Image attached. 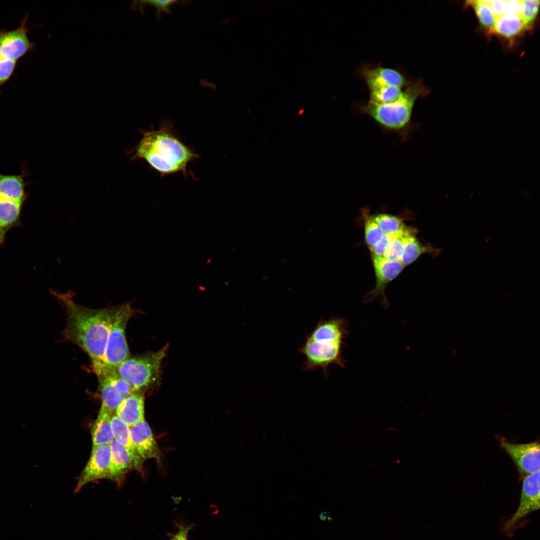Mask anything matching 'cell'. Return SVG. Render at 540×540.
<instances>
[{
  "label": "cell",
  "mask_w": 540,
  "mask_h": 540,
  "mask_svg": "<svg viewBox=\"0 0 540 540\" xmlns=\"http://www.w3.org/2000/svg\"><path fill=\"white\" fill-rule=\"evenodd\" d=\"M62 306L66 318L63 332L66 339L78 346L90 356L92 370L104 366V355L114 307L92 309L74 302L70 293L51 290Z\"/></svg>",
  "instance_id": "obj_1"
},
{
  "label": "cell",
  "mask_w": 540,
  "mask_h": 540,
  "mask_svg": "<svg viewBox=\"0 0 540 540\" xmlns=\"http://www.w3.org/2000/svg\"><path fill=\"white\" fill-rule=\"evenodd\" d=\"M134 156L145 160L164 176L186 174L188 164L198 156L176 136L170 124H163L158 130L143 132Z\"/></svg>",
  "instance_id": "obj_2"
},
{
  "label": "cell",
  "mask_w": 540,
  "mask_h": 540,
  "mask_svg": "<svg viewBox=\"0 0 540 540\" xmlns=\"http://www.w3.org/2000/svg\"><path fill=\"white\" fill-rule=\"evenodd\" d=\"M348 336L347 324L344 318H333L320 320L300 348L305 358L304 368L322 369L326 372L332 364L343 366L342 350Z\"/></svg>",
  "instance_id": "obj_3"
},
{
  "label": "cell",
  "mask_w": 540,
  "mask_h": 540,
  "mask_svg": "<svg viewBox=\"0 0 540 540\" xmlns=\"http://www.w3.org/2000/svg\"><path fill=\"white\" fill-rule=\"evenodd\" d=\"M426 92L420 80L410 81L398 100L384 104L368 101L361 104L360 112L370 116L385 128L400 131L410 124L416 100Z\"/></svg>",
  "instance_id": "obj_4"
},
{
  "label": "cell",
  "mask_w": 540,
  "mask_h": 540,
  "mask_svg": "<svg viewBox=\"0 0 540 540\" xmlns=\"http://www.w3.org/2000/svg\"><path fill=\"white\" fill-rule=\"evenodd\" d=\"M168 349L166 345L155 352L130 356L113 370L134 392H143L160 380L162 363Z\"/></svg>",
  "instance_id": "obj_5"
},
{
  "label": "cell",
  "mask_w": 540,
  "mask_h": 540,
  "mask_svg": "<svg viewBox=\"0 0 540 540\" xmlns=\"http://www.w3.org/2000/svg\"><path fill=\"white\" fill-rule=\"evenodd\" d=\"M134 313L131 306H114L104 355L103 368L113 370L130 356L126 339V324Z\"/></svg>",
  "instance_id": "obj_6"
},
{
  "label": "cell",
  "mask_w": 540,
  "mask_h": 540,
  "mask_svg": "<svg viewBox=\"0 0 540 540\" xmlns=\"http://www.w3.org/2000/svg\"><path fill=\"white\" fill-rule=\"evenodd\" d=\"M94 373L99 382L102 400L100 409L114 414L123 399L134 391L114 370L103 368Z\"/></svg>",
  "instance_id": "obj_7"
},
{
  "label": "cell",
  "mask_w": 540,
  "mask_h": 540,
  "mask_svg": "<svg viewBox=\"0 0 540 540\" xmlns=\"http://www.w3.org/2000/svg\"><path fill=\"white\" fill-rule=\"evenodd\" d=\"M501 447L512 458L522 478L540 471V444H516L500 440Z\"/></svg>",
  "instance_id": "obj_8"
},
{
  "label": "cell",
  "mask_w": 540,
  "mask_h": 540,
  "mask_svg": "<svg viewBox=\"0 0 540 540\" xmlns=\"http://www.w3.org/2000/svg\"><path fill=\"white\" fill-rule=\"evenodd\" d=\"M28 16L21 20L20 26L11 30L0 31V56L17 60L31 50L34 44L28 36L26 22Z\"/></svg>",
  "instance_id": "obj_9"
},
{
  "label": "cell",
  "mask_w": 540,
  "mask_h": 540,
  "mask_svg": "<svg viewBox=\"0 0 540 540\" xmlns=\"http://www.w3.org/2000/svg\"><path fill=\"white\" fill-rule=\"evenodd\" d=\"M110 456V444H102L92 448L89 460L78 478L74 492H78L90 482L108 478Z\"/></svg>",
  "instance_id": "obj_10"
},
{
  "label": "cell",
  "mask_w": 540,
  "mask_h": 540,
  "mask_svg": "<svg viewBox=\"0 0 540 540\" xmlns=\"http://www.w3.org/2000/svg\"><path fill=\"white\" fill-rule=\"evenodd\" d=\"M372 260L376 276V285L368 293L364 301L369 302L377 297H381L385 302L386 286L401 272L405 266L400 261L390 260L374 254H372Z\"/></svg>",
  "instance_id": "obj_11"
},
{
  "label": "cell",
  "mask_w": 540,
  "mask_h": 540,
  "mask_svg": "<svg viewBox=\"0 0 540 540\" xmlns=\"http://www.w3.org/2000/svg\"><path fill=\"white\" fill-rule=\"evenodd\" d=\"M540 471L523 478L519 506L506 524L508 530L520 518L540 508Z\"/></svg>",
  "instance_id": "obj_12"
},
{
  "label": "cell",
  "mask_w": 540,
  "mask_h": 540,
  "mask_svg": "<svg viewBox=\"0 0 540 540\" xmlns=\"http://www.w3.org/2000/svg\"><path fill=\"white\" fill-rule=\"evenodd\" d=\"M134 446L142 459L155 458L160 456V450L150 428L144 420L130 427Z\"/></svg>",
  "instance_id": "obj_13"
},
{
  "label": "cell",
  "mask_w": 540,
  "mask_h": 540,
  "mask_svg": "<svg viewBox=\"0 0 540 540\" xmlns=\"http://www.w3.org/2000/svg\"><path fill=\"white\" fill-rule=\"evenodd\" d=\"M362 73L369 90L380 86H392L402 88L406 87L409 82L402 73L390 68H365Z\"/></svg>",
  "instance_id": "obj_14"
},
{
  "label": "cell",
  "mask_w": 540,
  "mask_h": 540,
  "mask_svg": "<svg viewBox=\"0 0 540 540\" xmlns=\"http://www.w3.org/2000/svg\"><path fill=\"white\" fill-rule=\"evenodd\" d=\"M144 400L143 392H134L123 399L115 414L130 427L144 420Z\"/></svg>",
  "instance_id": "obj_15"
},
{
  "label": "cell",
  "mask_w": 540,
  "mask_h": 540,
  "mask_svg": "<svg viewBox=\"0 0 540 540\" xmlns=\"http://www.w3.org/2000/svg\"><path fill=\"white\" fill-rule=\"evenodd\" d=\"M110 456L108 479L120 484L125 475L133 469L132 462L125 448L114 439L110 444Z\"/></svg>",
  "instance_id": "obj_16"
},
{
  "label": "cell",
  "mask_w": 540,
  "mask_h": 540,
  "mask_svg": "<svg viewBox=\"0 0 540 540\" xmlns=\"http://www.w3.org/2000/svg\"><path fill=\"white\" fill-rule=\"evenodd\" d=\"M114 439L126 450L130 458L133 469L140 470L144 460L136 452L130 436V427L114 414L110 419Z\"/></svg>",
  "instance_id": "obj_17"
},
{
  "label": "cell",
  "mask_w": 540,
  "mask_h": 540,
  "mask_svg": "<svg viewBox=\"0 0 540 540\" xmlns=\"http://www.w3.org/2000/svg\"><path fill=\"white\" fill-rule=\"evenodd\" d=\"M22 204L0 198V248L8 231L21 225Z\"/></svg>",
  "instance_id": "obj_18"
},
{
  "label": "cell",
  "mask_w": 540,
  "mask_h": 540,
  "mask_svg": "<svg viewBox=\"0 0 540 540\" xmlns=\"http://www.w3.org/2000/svg\"><path fill=\"white\" fill-rule=\"evenodd\" d=\"M23 176L0 173V198L23 204L27 194Z\"/></svg>",
  "instance_id": "obj_19"
},
{
  "label": "cell",
  "mask_w": 540,
  "mask_h": 540,
  "mask_svg": "<svg viewBox=\"0 0 540 540\" xmlns=\"http://www.w3.org/2000/svg\"><path fill=\"white\" fill-rule=\"evenodd\" d=\"M110 412L100 409L92 430V448L102 444H110L114 440Z\"/></svg>",
  "instance_id": "obj_20"
},
{
  "label": "cell",
  "mask_w": 540,
  "mask_h": 540,
  "mask_svg": "<svg viewBox=\"0 0 540 540\" xmlns=\"http://www.w3.org/2000/svg\"><path fill=\"white\" fill-rule=\"evenodd\" d=\"M528 26L521 16L505 14L496 19L493 31L507 38H512L524 32Z\"/></svg>",
  "instance_id": "obj_21"
},
{
  "label": "cell",
  "mask_w": 540,
  "mask_h": 540,
  "mask_svg": "<svg viewBox=\"0 0 540 540\" xmlns=\"http://www.w3.org/2000/svg\"><path fill=\"white\" fill-rule=\"evenodd\" d=\"M440 252V250L435 249L430 244H422L417 238L416 234H414L406 238L400 262L406 266L414 262L424 254L430 253L436 255Z\"/></svg>",
  "instance_id": "obj_22"
},
{
  "label": "cell",
  "mask_w": 540,
  "mask_h": 540,
  "mask_svg": "<svg viewBox=\"0 0 540 540\" xmlns=\"http://www.w3.org/2000/svg\"><path fill=\"white\" fill-rule=\"evenodd\" d=\"M416 232L413 228L405 226L400 230L392 234L384 256L390 260L400 262L406 237L416 234Z\"/></svg>",
  "instance_id": "obj_23"
},
{
  "label": "cell",
  "mask_w": 540,
  "mask_h": 540,
  "mask_svg": "<svg viewBox=\"0 0 540 540\" xmlns=\"http://www.w3.org/2000/svg\"><path fill=\"white\" fill-rule=\"evenodd\" d=\"M370 102L384 104L394 102L399 100L403 91L401 88L392 86H380L370 90Z\"/></svg>",
  "instance_id": "obj_24"
},
{
  "label": "cell",
  "mask_w": 540,
  "mask_h": 540,
  "mask_svg": "<svg viewBox=\"0 0 540 540\" xmlns=\"http://www.w3.org/2000/svg\"><path fill=\"white\" fill-rule=\"evenodd\" d=\"M468 2L474 8L480 24L492 30L496 18L488 4L487 0H470Z\"/></svg>",
  "instance_id": "obj_25"
},
{
  "label": "cell",
  "mask_w": 540,
  "mask_h": 540,
  "mask_svg": "<svg viewBox=\"0 0 540 540\" xmlns=\"http://www.w3.org/2000/svg\"><path fill=\"white\" fill-rule=\"evenodd\" d=\"M364 220V239L369 249L379 242L385 234L374 221L373 216L368 211L363 212Z\"/></svg>",
  "instance_id": "obj_26"
},
{
  "label": "cell",
  "mask_w": 540,
  "mask_h": 540,
  "mask_svg": "<svg viewBox=\"0 0 540 540\" xmlns=\"http://www.w3.org/2000/svg\"><path fill=\"white\" fill-rule=\"evenodd\" d=\"M372 216L374 221L385 234L396 232L405 226L402 220L398 216L388 214H379Z\"/></svg>",
  "instance_id": "obj_27"
},
{
  "label": "cell",
  "mask_w": 540,
  "mask_h": 540,
  "mask_svg": "<svg viewBox=\"0 0 540 540\" xmlns=\"http://www.w3.org/2000/svg\"><path fill=\"white\" fill-rule=\"evenodd\" d=\"M522 11L521 17L529 26L535 20L538 12L540 1L538 0H521Z\"/></svg>",
  "instance_id": "obj_28"
},
{
  "label": "cell",
  "mask_w": 540,
  "mask_h": 540,
  "mask_svg": "<svg viewBox=\"0 0 540 540\" xmlns=\"http://www.w3.org/2000/svg\"><path fill=\"white\" fill-rule=\"evenodd\" d=\"M16 65V62L0 56V86L12 76Z\"/></svg>",
  "instance_id": "obj_29"
},
{
  "label": "cell",
  "mask_w": 540,
  "mask_h": 540,
  "mask_svg": "<svg viewBox=\"0 0 540 540\" xmlns=\"http://www.w3.org/2000/svg\"><path fill=\"white\" fill-rule=\"evenodd\" d=\"M392 234H385L382 239L370 249L372 254L384 256L392 237Z\"/></svg>",
  "instance_id": "obj_30"
},
{
  "label": "cell",
  "mask_w": 540,
  "mask_h": 540,
  "mask_svg": "<svg viewBox=\"0 0 540 540\" xmlns=\"http://www.w3.org/2000/svg\"><path fill=\"white\" fill-rule=\"evenodd\" d=\"M487 2L496 18L506 14V0H487Z\"/></svg>",
  "instance_id": "obj_31"
},
{
  "label": "cell",
  "mask_w": 540,
  "mask_h": 540,
  "mask_svg": "<svg viewBox=\"0 0 540 540\" xmlns=\"http://www.w3.org/2000/svg\"><path fill=\"white\" fill-rule=\"evenodd\" d=\"M522 6L520 0H506V14L521 16Z\"/></svg>",
  "instance_id": "obj_32"
},
{
  "label": "cell",
  "mask_w": 540,
  "mask_h": 540,
  "mask_svg": "<svg viewBox=\"0 0 540 540\" xmlns=\"http://www.w3.org/2000/svg\"><path fill=\"white\" fill-rule=\"evenodd\" d=\"M176 2V0H154L142 1V2L144 3H146L154 6L156 8L158 12H160L162 11L168 12V10L169 6L172 4Z\"/></svg>",
  "instance_id": "obj_33"
},
{
  "label": "cell",
  "mask_w": 540,
  "mask_h": 540,
  "mask_svg": "<svg viewBox=\"0 0 540 540\" xmlns=\"http://www.w3.org/2000/svg\"><path fill=\"white\" fill-rule=\"evenodd\" d=\"M190 526H181L178 532L174 535L170 540H184L187 538Z\"/></svg>",
  "instance_id": "obj_34"
},
{
  "label": "cell",
  "mask_w": 540,
  "mask_h": 540,
  "mask_svg": "<svg viewBox=\"0 0 540 540\" xmlns=\"http://www.w3.org/2000/svg\"><path fill=\"white\" fill-rule=\"evenodd\" d=\"M188 540V539H187V538H186V539H185V540Z\"/></svg>",
  "instance_id": "obj_35"
}]
</instances>
